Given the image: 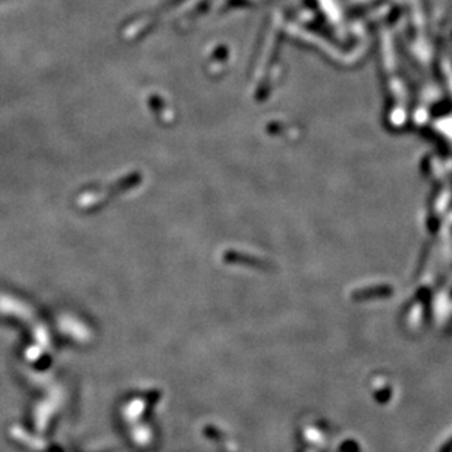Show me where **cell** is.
Instances as JSON below:
<instances>
[{"label":"cell","instance_id":"obj_1","mask_svg":"<svg viewBox=\"0 0 452 452\" xmlns=\"http://www.w3.org/2000/svg\"><path fill=\"white\" fill-rule=\"evenodd\" d=\"M439 452H452V437L448 440V442H445V443L442 445V448H440V451Z\"/></svg>","mask_w":452,"mask_h":452}]
</instances>
